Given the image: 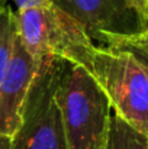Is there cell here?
<instances>
[{"instance_id": "14", "label": "cell", "mask_w": 148, "mask_h": 149, "mask_svg": "<svg viewBox=\"0 0 148 149\" xmlns=\"http://www.w3.org/2000/svg\"><path fill=\"white\" fill-rule=\"evenodd\" d=\"M3 6H6V1L4 0H0V7H3Z\"/></svg>"}, {"instance_id": "8", "label": "cell", "mask_w": 148, "mask_h": 149, "mask_svg": "<svg viewBox=\"0 0 148 149\" xmlns=\"http://www.w3.org/2000/svg\"><path fill=\"white\" fill-rule=\"evenodd\" d=\"M16 31V13L7 6L0 7V84L12 56Z\"/></svg>"}, {"instance_id": "10", "label": "cell", "mask_w": 148, "mask_h": 149, "mask_svg": "<svg viewBox=\"0 0 148 149\" xmlns=\"http://www.w3.org/2000/svg\"><path fill=\"white\" fill-rule=\"evenodd\" d=\"M9 1V0H4ZM15 1V4L18 6V10H23L28 7H36V6H44V4H49L52 3V0H12Z\"/></svg>"}, {"instance_id": "4", "label": "cell", "mask_w": 148, "mask_h": 149, "mask_svg": "<svg viewBox=\"0 0 148 149\" xmlns=\"http://www.w3.org/2000/svg\"><path fill=\"white\" fill-rule=\"evenodd\" d=\"M62 62L57 56L39 59L20 125L12 136V149H67L62 116L55 100Z\"/></svg>"}, {"instance_id": "3", "label": "cell", "mask_w": 148, "mask_h": 149, "mask_svg": "<svg viewBox=\"0 0 148 149\" xmlns=\"http://www.w3.org/2000/svg\"><path fill=\"white\" fill-rule=\"evenodd\" d=\"M92 74L113 113L148 136V74L142 64L128 51L96 45Z\"/></svg>"}, {"instance_id": "11", "label": "cell", "mask_w": 148, "mask_h": 149, "mask_svg": "<svg viewBox=\"0 0 148 149\" xmlns=\"http://www.w3.org/2000/svg\"><path fill=\"white\" fill-rule=\"evenodd\" d=\"M148 23V0H128Z\"/></svg>"}, {"instance_id": "6", "label": "cell", "mask_w": 148, "mask_h": 149, "mask_svg": "<svg viewBox=\"0 0 148 149\" xmlns=\"http://www.w3.org/2000/svg\"><path fill=\"white\" fill-rule=\"evenodd\" d=\"M38 65L39 59L34 58L16 31L12 56L0 84V135L12 138L18 130Z\"/></svg>"}, {"instance_id": "5", "label": "cell", "mask_w": 148, "mask_h": 149, "mask_svg": "<svg viewBox=\"0 0 148 149\" xmlns=\"http://www.w3.org/2000/svg\"><path fill=\"white\" fill-rule=\"evenodd\" d=\"M52 4L76 19L97 47L148 31L147 20L128 0H52Z\"/></svg>"}, {"instance_id": "12", "label": "cell", "mask_w": 148, "mask_h": 149, "mask_svg": "<svg viewBox=\"0 0 148 149\" xmlns=\"http://www.w3.org/2000/svg\"><path fill=\"white\" fill-rule=\"evenodd\" d=\"M126 41H129V42H132V44L141 47L144 51L148 52V31H145L144 33H141V35H138V36L129 38V39H126Z\"/></svg>"}, {"instance_id": "7", "label": "cell", "mask_w": 148, "mask_h": 149, "mask_svg": "<svg viewBox=\"0 0 148 149\" xmlns=\"http://www.w3.org/2000/svg\"><path fill=\"white\" fill-rule=\"evenodd\" d=\"M105 149H148V136L112 113Z\"/></svg>"}, {"instance_id": "13", "label": "cell", "mask_w": 148, "mask_h": 149, "mask_svg": "<svg viewBox=\"0 0 148 149\" xmlns=\"http://www.w3.org/2000/svg\"><path fill=\"white\" fill-rule=\"evenodd\" d=\"M0 149H12V138L0 135Z\"/></svg>"}, {"instance_id": "2", "label": "cell", "mask_w": 148, "mask_h": 149, "mask_svg": "<svg viewBox=\"0 0 148 149\" xmlns=\"http://www.w3.org/2000/svg\"><path fill=\"white\" fill-rule=\"evenodd\" d=\"M16 26L20 39L34 58L57 56L92 72L96 44L76 19L55 4L18 10Z\"/></svg>"}, {"instance_id": "1", "label": "cell", "mask_w": 148, "mask_h": 149, "mask_svg": "<svg viewBox=\"0 0 148 149\" xmlns=\"http://www.w3.org/2000/svg\"><path fill=\"white\" fill-rule=\"evenodd\" d=\"M67 149H105L112 107L95 75L64 61L55 90Z\"/></svg>"}, {"instance_id": "9", "label": "cell", "mask_w": 148, "mask_h": 149, "mask_svg": "<svg viewBox=\"0 0 148 149\" xmlns=\"http://www.w3.org/2000/svg\"><path fill=\"white\" fill-rule=\"evenodd\" d=\"M105 48H121V49H125V51H128V52H131L142 64V67L145 68V71H147V74H148V52L144 51L141 47H138V45H135V44H132V42H129L126 39H116V41H112Z\"/></svg>"}]
</instances>
